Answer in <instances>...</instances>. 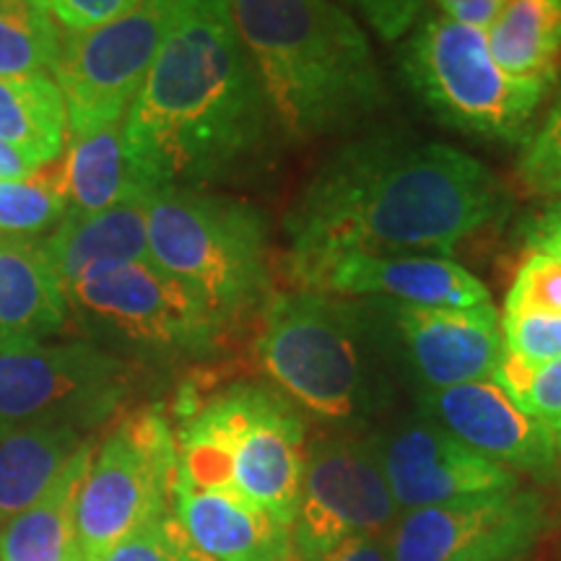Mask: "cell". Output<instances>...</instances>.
Segmentation results:
<instances>
[{
	"mask_svg": "<svg viewBox=\"0 0 561 561\" xmlns=\"http://www.w3.org/2000/svg\"><path fill=\"white\" fill-rule=\"evenodd\" d=\"M507 3L510 0H434L442 16L473 26L479 32H486Z\"/></svg>",
	"mask_w": 561,
	"mask_h": 561,
	"instance_id": "e575fe53",
	"label": "cell"
},
{
	"mask_svg": "<svg viewBox=\"0 0 561 561\" xmlns=\"http://www.w3.org/2000/svg\"><path fill=\"white\" fill-rule=\"evenodd\" d=\"M502 343L510 354L530 364L561 359V314L520 312L504 314Z\"/></svg>",
	"mask_w": 561,
	"mask_h": 561,
	"instance_id": "1f68e13d",
	"label": "cell"
},
{
	"mask_svg": "<svg viewBox=\"0 0 561 561\" xmlns=\"http://www.w3.org/2000/svg\"><path fill=\"white\" fill-rule=\"evenodd\" d=\"M66 161H45L30 178L0 182V237L30 240L66 219Z\"/></svg>",
	"mask_w": 561,
	"mask_h": 561,
	"instance_id": "4316f807",
	"label": "cell"
},
{
	"mask_svg": "<svg viewBox=\"0 0 561 561\" xmlns=\"http://www.w3.org/2000/svg\"><path fill=\"white\" fill-rule=\"evenodd\" d=\"M517 178L528 193L561 201V89L543 121L523 140Z\"/></svg>",
	"mask_w": 561,
	"mask_h": 561,
	"instance_id": "f1b7e54d",
	"label": "cell"
},
{
	"mask_svg": "<svg viewBox=\"0 0 561 561\" xmlns=\"http://www.w3.org/2000/svg\"><path fill=\"white\" fill-rule=\"evenodd\" d=\"M37 167H39L37 161H34L32 157H26L24 151H19L16 146L0 140V182L30 178Z\"/></svg>",
	"mask_w": 561,
	"mask_h": 561,
	"instance_id": "74e56055",
	"label": "cell"
},
{
	"mask_svg": "<svg viewBox=\"0 0 561 561\" xmlns=\"http://www.w3.org/2000/svg\"><path fill=\"white\" fill-rule=\"evenodd\" d=\"M382 348H396L411 375L430 390L491 380L504 343L494 305L409 307L364 299Z\"/></svg>",
	"mask_w": 561,
	"mask_h": 561,
	"instance_id": "5bb4252c",
	"label": "cell"
},
{
	"mask_svg": "<svg viewBox=\"0 0 561 561\" xmlns=\"http://www.w3.org/2000/svg\"><path fill=\"white\" fill-rule=\"evenodd\" d=\"M136 3L138 0H45L47 11L68 34L96 30V26L128 13Z\"/></svg>",
	"mask_w": 561,
	"mask_h": 561,
	"instance_id": "d6a6232c",
	"label": "cell"
},
{
	"mask_svg": "<svg viewBox=\"0 0 561 561\" xmlns=\"http://www.w3.org/2000/svg\"><path fill=\"white\" fill-rule=\"evenodd\" d=\"M339 3L359 11L362 19L367 21L382 39L396 42L416 24L424 0H335V5Z\"/></svg>",
	"mask_w": 561,
	"mask_h": 561,
	"instance_id": "836d02e7",
	"label": "cell"
},
{
	"mask_svg": "<svg viewBox=\"0 0 561 561\" xmlns=\"http://www.w3.org/2000/svg\"><path fill=\"white\" fill-rule=\"evenodd\" d=\"M491 58L520 81L553 87L561 73V0H510L486 32Z\"/></svg>",
	"mask_w": 561,
	"mask_h": 561,
	"instance_id": "cb8c5ba5",
	"label": "cell"
},
{
	"mask_svg": "<svg viewBox=\"0 0 561 561\" xmlns=\"http://www.w3.org/2000/svg\"><path fill=\"white\" fill-rule=\"evenodd\" d=\"M481 161L437 140L380 128L335 149L286 214L294 263L343 252H450L507 216Z\"/></svg>",
	"mask_w": 561,
	"mask_h": 561,
	"instance_id": "6da1fadb",
	"label": "cell"
},
{
	"mask_svg": "<svg viewBox=\"0 0 561 561\" xmlns=\"http://www.w3.org/2000/svg\"><path fill=\"white\" fill-rule=\"evenodd\" d=\"M523 240L528 250H541L561 257V201H553L549 208L523 224Z\"/></svg>",
	"mask_w": 561,
	"mask_h": 561,
	"instance_id": "d590c367",
	"label": "cell"
},
{
	"mask_svg": "<svg viewBox=\"0 0 561 561\" xmlns=\"http://www.w3.org/2000/svg\"><path fill=\"white\" fill-rule=\"evenodd\" d=\"M299 289L331 297L380 299L409 307L491 305L486 286L445 255L424 252H343L312 263H294Z\"/></svg>",
	"mask_w": 561,
	"mask_h": 561,
	"instance_id": "9a60e30c",
	"label": "cell"
},
{
	"mask_svg": "<svg viewBox=\"0 0 561 561\" xmlns=\"http://www.w3.org/2000/svg\"><path fill=\"white\" fill-rule=\"evenodd\" d=\"M549 430H551V434H553V442H557V450L561 453V421H559V424L549 426Z\"/></svg>",
	"mask_w": 561,
	"mask_h": 561,
	"instance_id": "f35d334b",
	"label": "cell"
},
{
	"mask_svg": "<svg viewBox=\"0 0 561 561\" xmlns=\"http://www.w3.org/2000/svg\"><path fill=\"white\" fill-rule=\"evenodd\" d=\"M403 76L442 123L460 133L515 144L551 87L512 79L491 58L486 34L432 16L403 47Z\"/></svg>",
	"mask_w": 561,
	"mask_h": 561,
	"instance_id": "52a82bcc",
	"label": "cell"
},
{
	"mask_svg": "<svg viewBox=\"0 0 561 561\" xmlns=\"http://www.w3.org/2000/svg\"><path fill=\"white\" fill-rule=\"evenodd\" d=\"M79 561H83V559H79Z\"/></svg>",
	"mask_w": 561,
	"mask_h": 561,
	"instance_id": "ab89813d",
	"label": "cell"
},
{
	"mask_svg": "<svg viewBox=\"0 0 561 561\" xmlns=\"http://www.w3.org/2000/svg\"><path fill=\"white\" fill-rule=\"evenodd\" d=\"M83 445L68 426L0 419V525L37 502Z\"/></svg>",
	"mask_w": 561,
	"mask_h": 561,
	"instance_id": "603a6c76",
	"label": "cell"
},
{
	"mask_svg": "<svg viewBox=\"0 0 561 561\" xmlns=\"http://www.w3.org/2000/svg\"><path fill=\"white\" fill-rule=\"evenodd\" d=\"M91 442L62 468L37 502L0 525V561H79L76 504L91 462Z\"/></svg>",
	"mask_w": 561,
	"mask_h": 561,
	"instance_id": "44dd1931",
	"label": "cell"
},
{
	"mask_svg": "<svg viewBox=\"0 0 561 561\" xmlns=\"http://www.w3.org/2000/svg\"><path fill=\"white\" fill-rule=\"evenodd\" d=\"M421 409L462 445L510 471L541 479L557 471L559 450L549 426L523 413L491 380L430 390Z\"/></svg>",
	"mask_w": 561,
	"mask_h": 561,
	"instance_id": "e0dca14e",
	"label": "cell"
},
{
	"mask_svg": "<svg viewBox=\"0 0 561 561\" xmlns=\"http://www.w3.org/2000/svg\"><path fill=\"white\" fill-rule=\"evenodd\" d=\"M380 348L367 301L307 289L268 299L257 335V359L276 390L328 424L380 409L388 396Z\"/></svg>",
	"mask_w": 561,
	"mask_h": 561,
	"instance_id": "5b68a950",
	"label": "cell"
},
{
	"mask_svg": "<svg viewBox=\"0 0 561 561\" xmlns=\"http://www.w3.org/2000/svg\"><path fill=\"white\" fill-rule=\"evenodd\" d=\"M123 133L153 191L229 178L265 151L276 125L227 0H180Z\"/></svg>",
	"mask_w": 561,
	"mask_h": 561,
	"instance_id": "7a4b0ae2",
	"label": "cell"
},
{
	"mask_svg": "<svg viewBox=\"0 0 561 561\" xmlns=\"http://www.w3.org/2000/svg\"><path fill=\"white\" fill-rule=\"evenodd\" d=\"M68 214H100L133 201H149L153 187L138 172L123 123L76 136L66 153Z\"/></svg>",
	"mask_w": 561,
	"mask_h": 561,
	"instance_id": "7402d4cb",
	"label": "cell"
},
{
	"mask_svg": "<svg viewBox=\"0 0 561 561\" xmlns=\"http://www.w3.org/2000/svg\"><path fill=\"white\" fill-rule=\"evenodd\" d=\"M68 112L50 76L0 79V140L16 146L37 164L60 157Z\"/></svg>",
	"mask_w": 561,
	"mask_h": 561,
	"instance_id": "d4e9b609",
	"label": "cell"
},
{
	"mask_svg": "<svg viewBox=\"0 0 561 561\" xmlns=\"http://www.w3.org/2000/svg\"><path fill=\"white\" fill-rule=\"evenodd\" d=\"M66 299L89 331L153 359L210 354L224 331L191 289L151 261L91 271L68 286Z\"/></svg>",
	"mask_w": 561,
	"mask_h": 561,
	"instance_id": "9c48e42d",
	"label": "cell"
},
{
	"mask_svg": "<svg viewBox=\"0 0 561 561\" xmlns=\"http://www.w3.org/2000/svg\"><path fill=\"white\" fill-rule=\"evenodd\" d=\"M398 507H434L473 494L517 489V476L483 458L432 419L405 421L371 442Z\"/></svg>",
	"mask_w": 561,
	"mask_h": 561,
	"instance_id": "2e32d148",
	"label": "cell"
},
{
	"mask_svg": "<svg viewBox=\"0 0 561 561\" xmlns=\"http://www.w3.org/2000/svg\"><path fill=\"white\" fill-rule=\"evenodd\" d=\"M178 437L159 405L133 411L91 455L76 504V541L83 561H100L112 546L172 510Z\"/></svg>",
	"mask_w": 561,
	"mask_h": 561,
	"instance_id": "ba28073f",
	"label": "cell"
},
{
	"mask_svg": "<svg viewBox=\"0 0 561 561\" xmlns=\"http://www.w3.org/2000/svg\"><path fill=\"white\" fill-rule=\"evenodd\" d=\"M172 515L187 543L206 561H291V528L255 504L174 481Z\"/></svg>",
	"mask_w": 561,
	"mask_h": 561,
	"instance_id": "ac0fdd59",
	"label": "cell"
},
{
	"mask_svg": "<svg viewBox=\"0 0 561 561\" xmlns=\"http://www.w3.org/2000/svg\"><path fill=\"white\" fill-rule=\"evenodd\" d=\"M398 504L385 481L371 442L325 437L307 453L297 515L291 523L294 553L320 561L335 546L367 533H382Z\"/></svg>",
	"mask_w": 561,
	"mask_h": 561,
	"instance_id": "7c38bea8",
	"label": "cell"
},
{
	"mask_svg": "<svg viewBox=\"0 0 561 561\" xmlns=\"http://www.w3.org/2000/svg\"><path fill=\"white\" fill-rule=\"evenodd\" d=\"M100 561H206L201 559L185 533L180 530L172 510L144 523L121 543H115Z\"/></svg>",
	"mask_w": 561,
	"mask_h": 561,
	"instance_id": "4dcf8cb0",
	"label": "cell"
},
{
	"mask_svg": "<svg viewBox=\"0 0 561 561\" xmlns=\"http://www.w3.org/2000/svg\"><path fill=\"white\" fill-rule=\"evenodd\" d=\"M320 561H390V543L382 533H367L335 546Z\"/></svg>",
	"mask_w": 561,
	"mask_h": 561,
	"instance_id": "8d00e7d4",
	"label": "cell"
},
{
	"mask_svg": "<svg viewBox=\"0 0 561 561\" xmlns=\"http://www.w3.org/2000/svg\"><path fill=\"white\" fill-rule=\"evenodd\" d=\"M180 0H138L96 30L62 34L55 62L70 136L123 123L178 16Z\"/></svg>",
	"mask_w": 561,
	"mask_h": 561,
	"instance_id": "30bf717a",
	"label": "cell"
},
{
	"mask_svg": "<svg viewBox=\"0 0 561 561\" xmlns=\"http://www.w3.org/2000/svg\"><path fill=\"white\" fill-rule=\"evenodd\" d=\"M491 382L530 419L546 426L561 421V359L530 364L504 348Z\"/></svg>",
	"mask_w": 561,
	"mask_h": 561,
	"instance_id": "83f0119b",
	"label": "cell"
},
{
	"mask_svg": "<svg viewBox=\"0 0 561 561\" xmlns=\"http://www.w3.org/2000/svg\"><path fill=\"white\" fill-rule=\"evenodd\" d=\"M551 312L561 314V257L530 250L512 280L504 314Z\"/></svg>",
	"mask_w": 561,
	"mask_h": 561,
	"instance_id": "f546056e",
	"label": "cell"
},
{
	"mask_svg": "<svg viewBox=\"0 0 561 561\" xmlns=\"http://www.w3.org/2000/svg\"><path fill=\"white\" fill-rule=\"evenodd\" d=\"M149 261L229 328L268 294V224L250 203L161 187L149 201Z\"/></svg>",
	"mask_w": 561,
	"mask_h": 561,
	"instance_id": "8992f818",
	"label": "cell"
},
{
	"mask_svg": "<svg viewBox=\"0 0 561 561\" xmlns=\"http://www.w3.org/2000/svg\"><path fill=\"white\" fill-rule=\"evenodd\" d=\"M273 125L294 140L359 128L388 104L367 34L331 0H227Z\"/></svg>",
	"mask_w": 561,
	"mask_h": 561,
	"instance_id": "3957f363",
	"label": "cell"
},
{
	"mask_svg": "<svg viewBox=\"0 0 561 561\" xmlns=\"http://www.w3.org/2000/svg\"><path fill=\"white\" fill-rule=\"evenodd\" d=\"M178 416V481L227 491L291 528L310 447L284 392L237 382L206 403L182 396Z\"/></svg>",
	"mask_w": 561,
	"mask_h": 561,
	"instance_id": "277c9868",
	"label": "cell"
},
{
	"mask_svg": "<svg viewBox=\"0 0 561 561\" xmlns=\"http://www.w3.org/2000/svg\"><path fill=\"white\" fill-rule=\"evenodd\" d=\"M149 201L87 216L66 214L42 244L62 291L96 268L149 261Z\"/></svg>",
	"mask_w": 561,
	"mask_h": 561,
	"instance_id": "d6986e66",
	"label": "cell"
},
{
	"mask_svg": "<svg viewBox=\"0 0 561 561\" xmlns=\"http://www.w3.org/2000/svg\"><path fill=\"white\" fill-rule=\"evenodd\" d=\"M68 299L42 244L0 237V348L58 335Z\"/></svg>",
	"mask_w": 561,
	"mask_h": 561,
	"instance_id": "ffe728a7",
	"label": "cell"
},
{
	"mask_svg": "<svg viewBox=\"0 0 561 561\" xmlns=\"http://www.w3.org/2000/svg\"><path fill=\"white\" fill-rule=\"evenodd\" d=\"M546 528L541 496L528 489L491 491L409 510L388 536L390 561H512Z\"/></svg>",
	"mask_w": 561,
	"mask_h": 561,
	"instance_id": "4fadbf2b",
	"label": "cell"
},
{
	"mask_svg": "<svg viewBox=\"0 0 561 561\" xmlns=\"http://www.w3.org/2000/svg\"><path fill=\"white\" fill-rule=\"evenodd\" d=\"M130 382V364L94 343L3 346L0 419L83 432L121 409Z\"/></svg>",
	"mask_w": 561,
	"mask_h": 561,
	"instance_id": "8fae6325",
	"label": "cell"
},
{
	"mask_svg": "<svg viewBox=\"0 0 561 561\" xmlns=\"http://www.w3.org/2000/svg\"><path fill=\"white\" fill-rule=\"evenodd\" d=\"M60 47L62 30L45 0H0V79L53 73Z\"/></svg>",
	"mask_w": 561,
	"mask_h": 561,
	"instance_id": "484cf974",
	"label": "cell"
}]
</instances>
